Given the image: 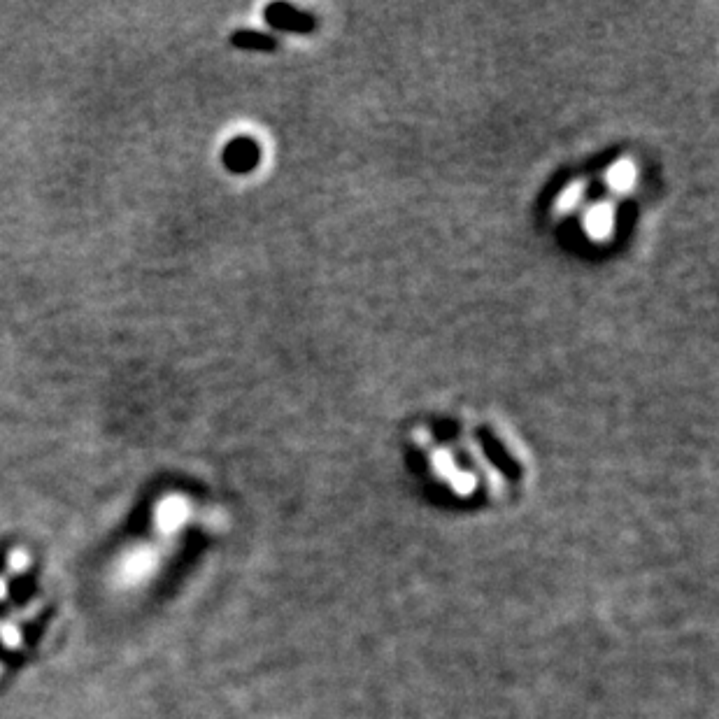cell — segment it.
Returning a JSON list of instances; mask_svg holds the SVG:
<instances>
[{"label":"cell","mask_w":719,"mask_h":719,"mask_svg":"<svg viewBox=\"0 0 719 719\" xmlns=\"http://www.w3.org/2000/svg\"><path fill=\"white\" fill-rule=\"evenodd\" d=\"M580 194H582L580 187L566 189L564 194H561V198H559V210H571V208H575V203H578Z\"/></svg>","instance_id":"277c9868"},{"label":"cell","mask_w":719,"mask_h":719,"mask_svg":"<svg viewBox=\"0 0 719 719\" xmlns=\"http://www.w3.org/2000/svg\"><path fill=\"white\" fill-rule=\"evenodd\" d=\"M605 180H608V184L612 189L626 191V189H631L633 180H636V170H633L631 161H617L615 166L608 170Z\"/></svg>","instance_id":"7a4b0ae2"},{"label":"cell","mask_w":719,"mask_h":719,"mask_svg":"<svg viewBox=\"0 0 719 719\" xmlns=\"http://www.w3.org/2000/svg\"><path fill=\"white\" fill-rule=\"evenodd\" d=\"M615 226V210L610 203H596L587 215V233L592 238H605Z\"/></svg>","instance_id":"6da1fadb"},{"label":"cell","mask_w":719,"mask_h":719,"mask_svg":"<svg viewBox=\"0 0 719 719\" xmlns=\"http://www.w3.org/2000/svg\"><path fill=\"white\" fill-rule=\"evenodd\" d=\"M226 161H229V166H233V168L245 170L249 163L254 161L252 145H247V142H238V145H231L229 152H226Z\"/></svg>","instance_id":"3957f363"}]
</instances>
